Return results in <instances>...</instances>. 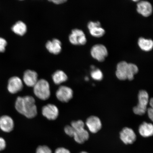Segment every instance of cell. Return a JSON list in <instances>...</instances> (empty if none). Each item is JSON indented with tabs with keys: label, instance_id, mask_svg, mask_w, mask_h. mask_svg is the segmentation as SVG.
<instances>
[{
	"label": "cell",
	"instance_id": "1",
	"mask_svg": "<svg viewBox=\"0 0 153 153\" xmlns=\"http://www.w3.org/2000/svg\"><path fill=\"white\" fill-rule=\"evenodd\" d=\"M15 108L19 113L27 118H33L37 114L35 99L30 96L18 97L15 102Z\"/></svg>",
	"mask_w": 153,
	"mask_h": 153
},
{
	"label": "cell",
	"instance_id": "2",
	"mask_svg": "<svg viewBox=\"0 0 153 153\" xmlns=\"http://www.w3.org/2000/svg\"><path fill=\"white\" fill-rule=\"evenodd\" d=\"M34 94L40 99L45 100L49 98L51 95L49 84L46 80H38L33 87Z\"/></svg>",
	"mask_w": 153,
	"mask_h": 153
},
{
	"label": "cell",
	"instance_id": "3",
	"mask_svg": "<svg viewBox=\"0 0 153 153\" xmlns=\"http://www.w3.org/2000/svg\"><path fill=\"white\" fill-rule=\"evenodd\" d=\"M138 98V104L137 106L134 107L133 112L138 115H143L147 111V106L149 102V95L148 92L144 90L140 91Z\"/></svg>",
	"mask_w": 153,
	"mask_h": 153
},
{
	"label": "cell",
	"instance_id": "4",
	"mask_svg": "<svg viewBox=\"0 0 153 153\" xmlns=\"http://www.w3.org/2000/svg\"><path fill=\"white\" fill-rule=\"evenodd\" d=\"M69 40L71 43L75 45H85L87 41L83 30L77 28L72 30L71 34L69 36Z\"/></svg>",
	"mask_w": 153,
	"mask_h": 153
},
{
	"label": "cell",
	"instance_id": "5",
	"mask_svg": "<svg viewBox=\"0 0 153 153\" xmlns=\"http://www.w3.org/2000/svg\"><path fill=\"white\" fill-rule=\"evenodd\" d=\"M91 52L92 57L99 62H103L108 54L106 48L101 44L93 46Z\"/></svg>",
	"mask_w": 153,
	"mask_h": 153
},
{
	"label": "cell",
	"instance_id": "6",
	"mask_svg": "<svg viewBox=\"0 0 153 153\" xmlns=\"http://www.w3.org/2000/svg\"><path fill=\"white\" fill-rule=\"evenodd\" d=\"M56 97L59 101L67 102L71 100L73 97V91L71 88L66 86L59 88L56 93Z\"/></svg>",
	"mask_w": 153,
	"mask_h": 153
},
{
	"label": "cell",
	"instance_id": "7",
	"mask_svg": "<svg viewBox=\"0 0 153 153\" xmlns=\"http://www.w3.org/2000/svg\"><path fill=\"white\" fill-rule=\"evenodd\" d=\"M120 138L125 144H131L135 141L137 136L132 129L125 127L120 132Z\"/></svg>",
	"mask_w": 153,
	"mask_h": 153
},
{
	"label": "cell",
	"instance_id": "8",
	"mask_svg": "<svg viewBox=\"0 0 153 153\" xmlns=\"http://www.w3.org/2000/svg\"><path fill=\"white\" fill-rule=\"evenodd\" d=\"M42 114L48 120H54L58 117L59 111L58 108L55 105L49 104L43 107Z\"/></svg>",
	"mask_w": 153,
	"mask_h": 153
},
{
	"label": "cell",
	"instance_id": "9",
	"mask_svg": "<svg viewBox=\"0 0 153 153\" xmlns=\"http://www.w3.org/2000/svg\"><path fill=\"white\" fill-rule=\"evenodd\" d=\"M23 88L22 82L18 76H13L9 80L7 89L10 93L15 94L22 91Z\"/></svg>",
	"mask_w": 153,
	"mask_h": 153
},
{
	"label": "cell",
	"instance_id": "10",
	"mask_svg": "<svg viewBox=\"0 0 153 153\" xmlns=\"http://www.w3.org/2000/svg\"><path fill=\"white\" fill-rule=\"evenodd\" d=\"M88 27L90 33L93 37L100 38L102 37L105 34V30L101 27L99 22H90L88 24Z\"/></svg>",
	"mask_w": 153,
	"mask_h": 153
},
{
	"label": "cell",
	"instance_id": "11",
	"mask_svg": "<svg viewBox=\"0 0 153 153\" xmlns=\"http://www.w3.org/2000/svg\"><path fill=\"white\" fill-rule=\"evenodd\" d=\"M86 124L89 131L93 133H97L102 128L101 120L97 116L89 117L86 120Z\"/></svg>",
	"mask_w": 153,
	"mask_h": 153
},
{
	"label": "cell",
	"instance_id": "12",
	"mask_svg": "<svg viewBox=\"0 0 153 153\" xmlns=\"http://www.w3.org/2000/svg\"><path fill=\"white\" fill-rule=\"evenodd\" d=\"M137 10L139 14L145 17L150 16L152 12V6L147 1H139L137 5Z\"/></svg>",
	"mask_w": 153,
	"mask_h": 153
},
{
	"label": "cell",
	"instance_id": "13",
	"mask_svg": "<svg viewBox=\"0 0 153 153\" xmlns=\"http://www.w3.org/2000/svg\"><path fill=\"white\" fill-rule=\"evenodd\" d=\"M45 47L49 53L54 55L59 54L62 51V42L56 38L48 41L46 43Z\"/></svg>",
	"mask_w": 153,
	"mask_h": 153
},
{
	"label": "cell",
	"instance_id": "14",
	"mask_svg": "<svg viewBox=\"0 0 153 153\" xmlns=\"http://www.w3.org/2000/svg\"><path fill=\"white\" fill-rule=\"evenodd\" d=\"M128 64L126 62H121L117 64L116 74L118 79L121 81L127 79Z\"/></svg>",
	"mask_w": 153,
	"mask_h": 153
},
{
	"label": "cell",
	"instance_id": "15",
	"mask_svg": "<svg viewBox=\"0 0 153 153\" xmlns=\"http://www.w3.org/2000/svg\"><path fill=\"white\" fill-rule=\"evenodd\" d=\"M23 81L28 87H33L38 81L37 74L34 71H26L24 74Z\"/></svg>",
	"mask_w": 153,
	"mask_h": 153
},
{
	"label": "cell",
	"instance_id": "16",
	"mask_svg": "<svg viewBox=\"0 0 153 153\" xmlns=\"http://www.w3.org/2000/svg\"><path fill=\"white\" fill-rule=\"evenodd\" d=\"M14 122L12 118L8 116H3L0 118V128L5 132L9 133L14 128Z\"/></svg>",
	"mask_w": 153,
	"mask_h": 153
},
{
	"label": "cell",
	"instance_id": "17",
	"mask_svg": "<svg viewBox=\"0 0 153 153\" xmlns=\"http://www.w3.org/2000/svg\"><path fill=\"white\" fill-rule=\"evenodd\" d=\"M139 131L141 136L148 137L152 136L153 134V126L151 123L143 122L139 126Z\"/></svg>",
	"mask_w": 153,
	"mask_h": 153
},
{
	"label": "cell",
	"instance_id": "18",
	"mask_svg": "<svg viewBox=\"0 0 153 153\" xmlns=\"http://www.w3.org/2000/svg\"><path fill=\"white\" fill-rule=\"evenodd\" d=\"M89 137L88 131L83 128L74 131L73 137L76 142L83 143L88 139Z\"/></svg>",
	"mask_w": 153,
	"mask_h": 153
},
{
	"label": "cell",
	"instance_id": "19",
	"mask_svg": "<svg viewBox=\"0 0 153 153\" xmlns=\"http://www.w3.org/2000/svg\"><path fill=\"white\" fill-rule=\"evenodd\" d=\"M11 30L15 33L22 36L24 35L27 31V27L23 22L19 21L12 26Z\"/></svg>",
	"mask_w": 153,
	"mask_h": 153
},
{
	"label": "cell",
	"instance_id": "20",
	"mask_svg": "<svg viewBox=\"0 0 153 153\" xmlns=\"http://www.w3.org/2000/svg\"><path fill=\"white\" fill-rule=\"evenodd\" d=\"M138 45L139 48L142 51H149L152 49L153 42L152 39L141 37L138 40Z\"/></svg>",
	"mask_w": 153,
	"mask_h": 153
},
{
	"label": "cell",
	"instance_id": "21",
	"mask_svg": "<svg viewBox=\"0 0 153 153\" xmlns=\"http://www.w3.org/2000/svg\"><path fill=\"white\" fill-rule=\"evenodd\" d=\"M68 77L66 74L61 70L57 71L52 76V79L56 85H60L68 80Z\"/></svg>",
	"mask_w": 153,
	"mask_h": 153
},
{
	"label": "cell",
	"instance_id": "22",
	"mask_svg": "<svg viewBox=\"0 0 153 153\" xmlns=\"http://www.w3.org/2000/svg\"><path fill=\"white\" fill-rule=\"evenodd\" d=\"M138 68L136 65L132 63H129L127 79L129 81L133 80L134 76L138 72Z\"/></svg>",
	"mask_w": 153,
	"mask_h": 153
},
{
	"label": "cell",
	"instance_id": "23",
	"mask_svg": "<svg viewBox=\"0 0 153 153\" xmlns=\"http://www.w3.org/2000/svg\"><path fill=\"white\" fill-rule=\"evenodd\" d=\"M91 76L93 79L97 81L102 80L103 76L102 72L99 69H94L91 73Z\"/></svg>",
	"mask_w": 153,
	"mask_h": 153
},
{
	"label": "cell",
	"instance_id": "24",
	"mask_svg": "<svg viewBox=\"0 0 153 153\" xmlns=\"http://www.w3.org/2000/svg\"><path fill=\"white\" fill-rule=\"evenodd\" d=\"M71 127L73 128L74 131L80 129L85 128V123L82 120H78L77 121H74L72 122Z\"/></svg>",
	"mask_w": 153,
	"mask_h": 153
},
{
	"label": "cell",
	"instance_id": "25",
	"mask_svg": "<svg viewBox=\"0 0 153 153\" xmlns=\"http://www.w3.org/2000/svg\"><path fill=\"white\" fill-rule=\"evenodd\" d=\"M36 153H52L51 149L46 146H41L38 147Z\"/></svg>",
	"mask_w": 153,
	"mask_h": 153
},
{
	"label": "cell",
	"instance_id": "26",
	"mask_svg": "<svg viewBox=\"0 0 153 153\" xmlns=\"http://www.w3.org/2000/svg\"><path fill=\"white\" fill-rule=\"evenodd\" d=\"M64 131L67 135L70 137H74V131L71 126H67L65 128Z\"/></svg>",
	"mask_w": 153,
	"mask_h": 153
},
{
	"label": "cell",
	"instance_id": "27",
	"mask_svg": "<svg viewBox=\"0 0 153 153\" xmlns=\"http://www.w3.org/2000/svg\"><path fill=\"white\" fill-rule=\"evenodd\" d=\"M7 45V41L4 38L0 37V53L4 52Z\"/></svg>",
	"mask_w": 153,
	"mask_h": 153
},
{
	"label": "cell",
	"instance_id": "28",
	"mask_svg": "<svg viewBox=\"0 0 153 153\" xmlns=\"http://www.w3.org/2000/svg\"><path fill=\"white\" fill-rule=\"evenodd\" d=\"M6 147V143L4 139L0 137V152L4 150Z\"/></svg>",
	"mask_w": 153,
	"mask_h": 153
},
{
	"label": "cell",
	"instance_id": "29",
	"mask_svg": "<svg viewBox=\"0 0 153 153\" xmlns=\"http://www.w3.org/2000/svg\"><path fill=\"white\" fill-rule=\"evenodd\" d=\"M55 153H71L68 149L64 148L57 149L55 151Z\"/></svg>",
	"mask_w": 153,
	"mask_h": 153
},
{
	"label": "cell",
	"instance_id": "30",
	"mask_svg": "<svg viewBox=\"0 0 153 153\" xmlns=\"http://www.w3.org/2000/svg\"><path fill=\"white\" fill-rule=\"evenodd\" d=\"M48 1L52 2L55 4L59 5L66 3L68 0H48Z\"/></svg>",
	"mask_w": 153,
	"mask_h": 153
},
{
	"label": "cell",
	"instance_id": "31",
	"mask_svg": "<svg viewBox=\"0 0 153 153\" xmlns=\"http://www.w3.org/2000/svg\"><path fill=\"white\" fill-rule=\"evenodd\" d=\"M147 111L148 112V115L150 119L153 121V108H150L147 109Z\"/></svg>",
	"mask_w": 153,
	"mask_h": 153
},
{
	"label": "cell",
	"instance_id": "32",
	"mask_svg": "<svg viewBox=\"0 0 153 153\" xmlns=\"http://www.w3.org/2000/svg\"><path fill=\"white\" fill-rule=\"evenodd\" d=\"M149 104H150L151 108H153V99L152 98L151 99L150 101H149Z\"/></svg>",
	"mask_w": 153,
	"mask_h": 153
},
{
	"label": "cell",
	"instance_id": "33",
	"mask_svg": "<svg viewBox=\"0 0 153 153\" xmlns=\"http://www.w3.org/2000/svg\"><path fill=\"white\" fill-rule=\"evenodd\" d=\"M131 1L134 2H137L140 1V0H131Z\"/></svg>",
	"mask_w": 153,
	"mask_h": 153
},
{
	"label": "cell",
	"instance_id": "34",
	"mask_svg": "<svg viewBox=\"0 0 153 153\" xmlns=\"http://www.w3.org/2000/svg\"><path fill=\"white\" fill-rule=\"evenodd\" d=\"M80 153H88V152H81Z\"/></svg>",
	"mask_w": 153,
	"mask_h": 153
},
{
	"label": "cell",
	"instance_id": "35",
	"mask_svg": "<svg viewBox=\"0 0 153 153\" xmlns=\"http://www.w3.org/2000/svg\"><path fill=\"white\" fill-rule=\"evenodd\" d=\"M19 1H24V0H19Z\"/></svg>",
	"mask_w": 153,
	"mask_h": 153
}]
</instances>
